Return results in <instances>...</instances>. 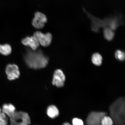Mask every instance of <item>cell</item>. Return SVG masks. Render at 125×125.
Segmentation results:
<instances>
[{
	"label": "cell",
	"instance_id": "obj_16",
	"mask_svg": "<svg viewBox=\"0 0 125 125\" xmlns=\"http://www.w3.org/2000/svg\"><path fill=\"white\" fill-rule=\"evenodd\" d=\"M101 125H113L114 122L110 117L105 115L101 120Z\"/></svg>",
	"mask_w": 125,
	"mask_h": 125
},
{
	"label": "cell",
	"instance_id": "obj_13",
	"mask_svg": "<svg viewBox=\"0 0 125 125\" xmlns=\"http://www.w3.org/2000/svg\"><path fill=\"white\" fill-rule=\"evenodd\" d=\"M12 52V48L9 44L0 45V53L5 56L10 54Z\"/></svg>",
	"mask_w": 125,
	"mask_h": 125
},
{
	"label": "cell",
	"instance_id": "obj_1",
	"mask_svg": "<svg viewBox=\"0 0 125 125\" xmlns=\"http://www.w3.org/2000/svg\"><path fill=\"white\" fill-rule=\"evenodd\" d=\"M83 9L91 21V29L94 32H99L101 28H109L114 31L123 24V16L121 15L111 16L102 20L91 14L85 9Z\"/></svg>",
	"mask_w": 125,
	"mask_h": 125
},
{
	"label": "cell",
	"instance_id": "obj_20",
	"mask_svg": "<svg viewBox=\"0 0 125 125\" xmlns=\"http://www.w3.org/2000/svg\"><path fill=\"white\" fill-rule=\"evenodd\" d=\"M72 123L73 125H84V123L82 120L77 118H73Z\"/></svg>",
	"mask_w": 125,
	"mask_h": 125
},
{
	"label": "cell",
	"instance_id": "obj_22",
	"mask_svg": "<svg viewBox=\"0 0 125 125\" xmlns=\"http://www.w3.org/2000/svg\"><path fill=\"white\" fill-rule=\"evenodd\" d=\"M1 113V109L0 108V114Z\"/></svg>",
	"mask_w": 125,
	"mask_h": 125
},
{
	"label": "cell",
	"instance_id": "obj_17",
	"mask_svg": "<svg viewBox=\"0 0 125 125\" xmlns=\"http://www.w3.org/2000/svg\"><path fill=\"white\" fill-rule=\"evenodd\" d=\"M32 26L37 29H42L45 26L44 23L39 21L35 18L32 19Z\"/></svg>",
	"mask_w": 125,
	"mask_h": 125
},
{
	"label": "cell",
	"instance_id": "obj_11",
	"mask_svg": "<svg viewBox=\"0 0 125 125\" xmlns=\"http://www.w3.org/2000/svg\"><path fill=\"white\" fill-rule=\"evenodd\" d=\"M46 114L50 118L54 119L58 116L59 111L58 108L56 106L51 105L47 108Z\"/></svg>",
	"mask_w": 125,
	"mask_h": 125
},
{
	"label": "cell",
	"instance_id": "obj_9",
	"mask_svg": "<svg viewBox=\"0 0 125 125\" xmlns=\"http://www.w3.org/2000/svg\"><path fill=\"white\" fill-rule=\"evenodd\" d=\"M21 43L25 46L30 47L33 51L36 50L40 45L33 36L26 37L21 40Z\"/></svg>",
	"mask_w": 125,
	"mask_h": 125
},
{
	"label": "cell",
	"instance_id": "obj_7",
	"mask_svg": "<svg viewBox=\"0 0 125 125\" xmlns=\"http://www.w3.org/2000/svg\"><path fill=\"white\" fill-rule=\"evenodd\" d=\"M6 73L9 80L12 81L19 78L20 73L18 67L15 64H9L6 68Z\"/></svg>",
	"mask_w": 125,
	"mask_h": 125
},
{
	"label": "cell",
	"instance_id": "obj_3",
	"mask_svg": "<svg viewBox=\"0 0 125 125\" xmlns=\"http://www.w3.org/2000/svg\"><path fill=\"white\" fill-rule=\"evenodd\" d=\"M125 99L118 98L109 107L111 118L115 125H125Z\"/></svg>",
	"mask_w": 125,
	"mask_h": 125
},
{
	"label": "cell",
	"instance_id": "obj_6",
	"mask_svg": "<svg viewBox=\"0 0 125 125\" xmlns=\"http://www.w3.org/2000/svg\"><path fill=\"white\" fill-rule=\"evenodd\" d=\"M106 115V113L105 112H91L86 120V125H101V120Z\"/></svg>",
	"mask_w": 125,
	"mask_h": 125
},
{
	"label": "cell",
	"instance_id": "obj_10",
	"mask_svg": "<svg viewBox=\"0 0 125 125\" xmlns=\"http://www.w3.org/2000/svg\"><path fill=\"white\" fill-rule=\"evenodd\" d=\"M16 108L11 104H5L3 105V113L10 118H11L16 112Z\"/></svg>",
	"mask_w": 125,
	"mask_h": 125
},
{
	"label": "cell",
	"instance_id": "obj_8",
	"mask_svg": "<svg viewBox=\"0 0 125 125\" xmlns=\"http://www.w3.org/2000/svg\"><path fill=\"white\" fill-rule=\"evenodd\" d=\"M65 80V76L63 72L61 70L57 69L54 72L52 84L57 87H62L64 85Z\"/></svg>",
	"mask_w": 125,
	"mask_h": 125
},
{
	"label": "cell",
	"instance_id": "obj_18",
	"mask_svg": "<svg viewBox=\"0 0 125 125\" xmlns=\"http://www.w3.org/2000/svg\"><path fill=\"white\" fill-rule=\"evenodd\" d=\"M115 58L119 61H123L125 59V54L124 52L118 50L115 53Z\"/></svg>",
	"mask_w": 125,
	"mask_h": 125
},
{
	"label": "cell",
	"instance_id": "obj_2",
	"mask_svg": "<svg viewBox=\"0 0 125 125\" xmlns=\"http://www.w3.org/2000/svg\"><path fill=\"white\" fill-rule=\"evenodd\" d=\"M24 59L28 66L35 69L45 68L48 62V58L40 49L35 51L28 49Z\"/></svg>",
	"mask_w": 125,
	"mask_h": 125
},
{
	"label": "cell",
	"instance_id": "obj_14",
	"mask_svg": "<svg viewBox=\"0 0 125 125\" xmlns=\"http://www.w3.org/2000/svg\"><path fill=\"white\" fill-rule=\"evenodd\" d=\"M103 58L100 54L98 53H94L92 57V61L95 65L99 66L101 65L102 62Z\"/></svg>",
	"mask_w": 125,
	"mask_h": 125
},
{
	"label": "cell",
	"instance_id": "obj_4",
	"mask_svg": "<svg viewBox=\"0 0 125 125\" xmlns=\"http://www.w3.org/2000/svg\"><path fill=\"white\" fill-rule=\"evenodd\" d=\"M10 121V125H29L31 123L29 114L22 111L16 112Z\"/></svg>",
	"mask_w": 125,
	"mask_h": 125
},
{
	"label": "cell",
	"instance_id": "obj_12",
	"mask_svg": "<svg viewBox=\"0 0 125 125\" xmlns=\"http://www.w3.org/2000/svg\"><path fill=\"white\" fill-rule=\"evenodd\" d=\"M104 38L106 40L110 41L113 40L115 34L114 31L109 28H104L103 31Z\"/></svg>",
	"mask_w": 125,
	"mask_h": 125
},
{
	"label": "cell",
	"instance_id": "obj_21",
	"mask_svg": "<svg viewBox=\"0 0 125 125\" xmlns=\"http://www.w3.org/2000/svg\"><path fill=\"white\" fill-rule=\"evenodd\" d=\"M62 125H71V124H69V123H63Z\"/></svg>",
	"mask_w": 125,
	"mask_h": 125
},
{
	"label": "cell",
	"instance_id": "obj_19",
	"mask_svg": "<svg viewBox=\"0 0 125 125\" xmlns=\"http://www.w3.org/2000/svg\"><path fill=\"white\" fill-rule=\"evenodd\" d=\"M7 116L3 112L0 114V125H7L8 120Z\"/></svg>",
	"mask_w": 125,
	"mask_h": 125
},
{
	"label": "cell",
	"instance_id": "obj_5",
	"mask_svg": "<svg viewBox=\"0 0 125 125\" xmlns=\"http://www.w3.org/2000/svg\"><path fill=\"white\" fill-rule=\"evenodd\" d=\"M33 36L35 37L40 44L43 47L49 46L52 40V36L49 32L44 34L39 31L34 33Z\"/></svg>",
	"mask_w": 125,
	"mask_h": 125
},
{
	"label": "cell",
	"instance_id": "obj_15",
	"mask_svg": "<svg viewBox=\"0 0 125 125\" xmlns=\"http://www.w3.org/2000/svg\"><path fill=\"white\" fill-rule=\"evenodd\" d=\"M34 18L38 21L45 24L47 21V18L46 16L42 12H35L34 14Z\"/></svg>",
	"mask_w": 125,
	"mask_h": 125
}]
</instances>
